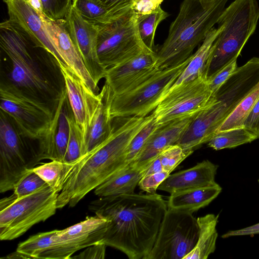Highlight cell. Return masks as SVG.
<instances>
[{
  "mask_svg": "<svg viewBox=\"0 0 259 259\" xmlns=\"http://www.w3.org/2000/svg\"><path fill=\"white\" fill-rule=\"evenodd\" d=\"M259 234V223L239 230L229 231L222 235V238H227L233 236H250Z\"/></svg>",
  "mask_w": 259,
  "mask_h": 259,
  "instance_id": "cell-44",
  "label": "cell"
},
{
  "mask_svg": "<svg viewBox=\"0 0 259 259\" xmlns=\"http://www.w3.org/2000/svg\"><path fill=\"white\" fill-rule=\"evenodd\" d=\"M197 113L159 124L130 165L137 168H147L164 149L177 143Z\"/></svg>",
  "mask_w": 259,
  "mask_h": 259,
  "instance_id": "cell-18",
  "label": "cell"
},
{
  "mask_svg": "<svg viewBox=\"0 0 259 259\" xmlns=\"http://www.w3.org/2000/svg\"><path fill=\"white\" fill-rule=\"evenodd\" d=\"M256 139L254 134L242 127L217 132L207 142V145L215 150H220L235 148Z\"/></svg>",
  "mask_w": 259,
  "mask_h": 259,
  "instance_id": "cell-28",
  "label": "cell"
},
{
  "mask_svg": "<svg viewBox=\"0 0 259 259\" xmlns=\"http://www.w3.org/2000/svg\"><path fill=\"white\" fill-rule=\"evenodd\" d=\"M9 21L25 34L36 46L51 53L57 60V53L51 44L37 12L26 0H4Z\"/></svg>",
  "mask_w": 259,
  "mask_h": 259,
  "instance_id": "cell-20",
  "label": "cell"
},
{
  "mask_svg": "<svg viewBox=\"0 0 259 259\" xmlns=\"http://www.w3.org/2000/svg\"><path fill=\"white\" fill-rule=\"evenodd\" d=\"M243 127L259 139V99L246 118Z\"/></svg>",
  "mask_w": 259,
  "mask_h": 259,
  "instance_id": "cell-41",
  "label": "cell"
},
{
  "mask_svg": "<svg viewBox=\"0 0 259 259\" xmlns=\"http://www.w3.org/2000/svg\"><path fill=\"white\" fill-rule=\"evenodd\" d=\"M167 208L156 193L99 197L89 205L91 211L108 221L101 243L130 259H144L150 252Z\"/></svg>",
  "mask_w": 259,
  "mask_h": 259,
  "instance_id": "cell-2",
  "label": "cell"
},
{
  "mask_svg": "<svg viewBox=\"0 0 259 259\" xmlns=\"http://www.w3.org/2000/svg\"><path fill=\"white\" fill-rule=\"evenodd\" d=\"M136 16L139 36L144 45L149 50L153 51L156 28L159 24L168 17V14L159 6L149 13Z\"/></svg>",
  "mask_w": 259,
  "mask_h": 259,
  "instance_id": "cell-29",
  "label": "cell"
},
{
  "mask_svg": "<svg viewBox=\"0 0 259 259\" xmlns=\"http://www.w3.org/2000/svg\"><path fill=\"white\" fill-rule=\"evenodd\" d=\"M218 168L211 161L203 160L192 167L169 175L158 189L171 194L214 184Z\"/></svg>",
  "mask_w": 259,
  "mask_h": 259,
  "instance_id": "cell-22",
  "label": "cell"
},
{
  "mask_svg": "<svg viewBox=\"0 0 259 259\" xmlns=\"http://www.w3.org/2000/svg\"><path fill=\"white\" fill-rule=\"evenodd\" d=\"M193 151L185 150L178 144L171 145L164 149L158 156L163 170L170 173Z\"/></svg>",
  "mask_w": 259,
  "mask_h": 259,
  "instance_id": "cell-35",
  "label": "cell"
},
{
  "mask_svg": "<svg viewBox=\"0 0 259 259\" xmlns=\"http://www.w3.org/2000/svg\"><path fill=\"white\" fill-rule=\"evenodd\" d=\"M217 183L197 188L186 189L170 194L167 201L168 208L193 213L208 205L222 192Z\"/></svg>",
  "mask_w": 259,
  "mask_h": 259,
  "instance_id": "cell-23",
  "label": "cell"
},
{
  "mask_svg": "<svg viewBox=\"0 0 259 259\" xmlns=\"http://www.w3.org/2000/svg\"><path fill=\"white\" fill-rule=\"evenodd\" d=\"M258 183H259V180H258Z\"/></svg>",
  "mask_w": 259,
  "mask_h": 259,
  "instance_id": "cell-48",
  "label": "cell"
},
{
  "mask_svg": "<svg viewBox=\"0 0 259 259\" xmlns=\"http://www.w3.org/2000/svg\"><path fill=\"white\" fill-rule=\"evenodd\" d=\"M39 15L47 35L57 53L58 63L70 69L91 90L97 93L99 90L98 85L87 70L66 27L64 19H52L44 13Z\"/></svg>",
  "mask_w": 259,
  "mask_h": 259,
  "instance_id": "cell-14",
  "label": "cell"
},
{
  "mask_svg": "<svg viewBox=\"0 0 259 259\" xmlns=\"http://www.w3.org/2000/svg\"><path fill=\"white\" fill-rule=\"evenodd\" d=\"M38 15L44 13L41 0H26Z\"/></svg>",
  "mask_w": 259,
  "mask_h": 259,
  "instance_id": "cell-46",
  "label": "cell"
},
{
  "mask_svg": "<svg viewBox=\"0 0 259 259\" xmlns=\"http://www.w3.org/2000/svg\"><path fill=\"white\" fill-rule=\"evenodd\" d=\"M136 17L131 8L113 21L97 26V55L100 64L105 69L144 51H151L139 36Z\"/></svg>",
  "mask_w": 259,
  "mask_h": 259,
  "instance_id": "cell-8",
  "label": "cell"
},
{
  "mask_svg": "<svg viewBox=\"0 0 259 259\" xmlns=\"http://www.w3.org/2000/svg\"><path fill=\"white\" fill-rule=\"evenodd\" d=\"M170 174L168 171L162 170L144 176L140 181L138 186L142 191L147 193H156L160 185Z\"/></svg>",
  "mask_w": 259,
  "mask_h": 259,
  "instance_id": "cell-38",
  "label": "cell"
},
{
  "mask_svg": "<svg viewBox=\"0 0 259 259\" xmlns=\"http://www.w3.org/2000/svg\"><path fill=\"white\" fill-rule=\"evenodd\" d=\"M61 14L64 18L67 12L72 5V0H56Z\"/></svg>",
  "mask_w": 259,
  "mask_h": 259,
  "instance_id": "cell-45",
  "label": "cell"
},
{
  "mask_svg": "<svg viewBox=\"0 0 259 259\" xmlns=\"http://www.w3.org/2000/svg\"><path fill=\"white\" fill-rule=\"evenodd\" d=\"M212 96L206 78L200 76L170 92L152 114L157 124H163L199 112L208 104Z\"/></svg>",
  "mask_w": 259,
  "mask_h": 259,
  "instance_id": "cell-12",
  "label": "cell"
},
{
  "mask_svg": "<svg viewBox=\"0 0 259 259\" xmlns=\"http://www.w3.org/2000/svg\"><path fill=\"white\" fill-rule=\"evenodd\" d=\"M59 64L64 79L65 90L74 120L81 132L83 156L92 115L98 99V94L91 90L70 69L62 64Z\"/></svg>",
  "mask_w": 259,
  "mask_h": 259,
  "instance_id": "cell-17",
  "label": "cell"
},
{
  "mask_svg": "<svg viewBox=\"0 0 259 259\" xmlns=\"http://www.w3.org/2000/svg\"><path fill=\"white\" fill-rule=\"evenodd\" d=\"M32 169L22 178L13 189L14 194L17 197L30 194L47 185Z\"/></svg>",
  "mask_w": 259,
  "mask_h": 259,
  "instance_id": "cell-36",
  "label": "cell"
},
{
  "mask_svg": "<svg viewBox=\"0 0 259 259\" xmlns=\"http://www.w3.org/2000/svg\"><path fill=\"white\" fill-rule=\"evenodd\" d=\"M78 161L69 163L54 160L34 167L32 170L50 187L59 193Z\"/></svg>",
  "mask_w": 259,
  "mask_h": 259,
  "instance_id": "cell-27",
  "label": "cell"
},
{
  "mask_svg": "<svg viewBox=\"0 0 259 259\" xmlns=\"http://www.w3.org/2000/svg\"><path fill=\"white\" fill-rule=\"evenodd\" d=\"M59 193L48 184L26 196L14 193L0 201V239L12 240L34 225L53 216L58 209Z\"/></svg>",
  "mask_w": 259,
  "mask_h": 259,
  "instance_id": "cell-6",
  "label": "cell"
},
{
  "mask_svg": "<svg viewBox=\"0 0 259 259\" xmlns=\"http://www.w3.org/2000/svg\"><path fill=\"white\" fill-rule=\"evenodd\" d=\"M154 51H144L139 55L106 69L105 83L114 95L127 92L137 87L159 69Z\"/></svg>",
  "mask_w": 259,
  "mask_h": 259,
  "instance_id": "cell-16",
  "label": "cell"
},
{
  "mask_svg": "<svg viewBox=\"0 0 259 259\" xmlns=\"http://www.w3.org/2000/svg\"><path fill=\"white\" fill-rule=\"evenodd\" d=\"M69 137L64 162H72L82 156L83 143L80 131L76 124L72 111L68 116Z\"/></svg>",
  "mask_w": 259,
  "mask_h": 259,
  "instance_id": "cell-33",
  "label": "cell"
},
{
  "mask_svg": "<svg viewBox=\"0 0 259 259\" xmlns=\"http://www.w3.org/2000/svg\"><path fill=\"white\" fill-rule=\"evenodd\" d=\"M153 116L123 117L122 123L113 124L109 136L78 159L59 194L58 209L67 205L74 207L88 193L123 169L128 145Z\"/></svg>",
  "mask_w": 259,
  "mask_h": 259,
  "instance_id": "cell-3",
  "label": "cell"
},
{
  "mask_svg": "<svg viewBox=\"0 0 259 259\" xmlns=\"http://www.w3.org/2000/svg\"><path fill=\"white\" fill-rule=\"evenodd\" d=\"M198 1L201 3V4L203 6L206 7V6L210 5L212 3L214 2L217 0H198Z\"/></svg>",
  "mask_w": 259,
  "mask_h": 259,
  "instance_id": "cell-47",
  "label": "cell"
},
{
  "mask_svg": "<svg viewBox=\"0 0 259 259\" xmlns=\"http://www.w3.org/2000/svg\"><path fill=\"white\" fill-rule=\"evenodd\" d=\"M113 96L111 88L105 83L93 111L83 155L103 142L112 132L113 119L110 109Z\"/></svg>",
  "mask_w": 259,
  "mask_h": 259,
  "instance_id": "cell-21",
  "label": "cell"
},
{
  "mask_svg": "<svg viewBox=\"0 0 259 259\" xmlns=\"http://www.w3.org/2000/svg\"><path fill=\"white\" fill-rule=\"evenodd\" d=\"M219 214H206L197 219L198 237L194 248L183 259H206L213 253L218 236L217 225Z\"/></svg>",
  "mask_w": 259,
  "mask_h": 259,
  "instance_id": "cell-26",
  "label": "cell"
},
{
  "mask_svg": "<svg viewBox=\"0 0 259 259\" xmlns=\"http://www.w3.org/2000/svg\"><path fill=\"white\" fill-rule=\"evenodd\" d=\"M108 221L97 215L63 230H57L52 247L39 258L68 259L77 251L101 243L106 232Z\"/></svg>",
  "mask_w": 259,
  "mask_h": 259,
  "instance_id": "cell-13",
  "label": "cell"
},
{
  "mask_svg": "<svg viewBox=\"0 0 259 259\" xmlns=\"http://www.w3.org/2000/svg\"><path fill=\"white\" fill-rule=\"evenodd\" d=\"M191 56L182 64L157 70L127 92L113 95L110 109L112 118L147 116L179 77Z\"/></svg>",
  "mask_w": 259,
  "mask_h": 259,
  "instance_id": "cell-7",
  "label": "cell"
},
{
  "mask_svg": "<svg viewBox=\"0 0 259 259\" xmlns=\"http://www.w3.org/2000/svg\"><path fill=\"white\" fill-rule=\"evenodd\" d=\"M1 82L17 90L54 113L65 90L55 57L35 45L8 20L0 25Z\"/></svg>",
  "mask_w": 259,
  "mask_h": 259,
  "instance_id": "cell-1",
  "label": "cell"
},
{
  "mask_svg": "<svg viewBox=\"0 0 259 259\" xmlns=\"http://www.w3.org/2000/svg\"><path fill=\"white\" fill-rule=\"evenodd\" d=\"M228 1L217 0L204 7L198 0H184L169 27L167 38L156 53L157 68L172 67L188 59L218 23Z\"/></svg>",
  "mask_w": 259,
  "mask_h": 259,
  "instance_id": "cell-4",
  "label": "cell"
},
{
  "mask_svg": "<svg viewBox=\"0 0 259 259\" xmlns=\"http://www.w3.org/2000/svg\"><path fill=\"white\" fill-rule=\"evenodd\" d=\"M72 4L85 20L96 26L118 19L104 6L94 0H73Z\"/></svg>",
  "mask_w": 259,
  "mask_h": 259,
  "instance_id": "cell-30",
  "label": "cell"
},
{
  "mask_svg": "<svg viewBox=\"0 0 259 259\" xmlns=\"http://www.w3.org/2000/svg\"><path fill=\"white\" fill-rule=\"evenodd\" d=\"M107 245L98 243L85 248V250L78 255L71 256L70 258L79 259H103L105 257Z\"/></svg>",
  "mask_w": 259,
  "mask_h": 259,
  "instance_id": "cell-40",
  "label": "cell"
},
{
  "mask_svg": "<svg viewBox=\"0 0 259 259\" xmlns=\"http://www.w3.org/2000/svg\"><path fill=\"white\" fill-rule=\"evenodd\" d=\"M10 116L1 110V193L13 190L22 178L40 162L37 152L31 149Z\"/></svg>",
  "mask_w": 259,
  "mask_h": 259,
  "instance_id": "cell-9",
  "label": "cell"
},
{
  "mask_svg": "<svg viewBox=\"0 0 259 259\" xmlns=\"http://www.w3.org/2000/svg\"><path fill=\"white\" fill-rule=\"evenodd\" d=\"M193 213L167 208L155 243L144 259H183L195 247L198 237Z\"/></svg>",
  "mask_w": 259,
  "mask_h": 259,
  "instance_id": "cell-10",
  "label": "cell"
},
{
  "mask_svg": "<svg viewBox=\"0 0 259 259\" xmlns=\"http://www.w3.org/2000/svg\"><path fill=\"white\" fill-rule=\"evenodd\" d=\"M158 125L154 117L134 137L127 149L126 166L131 164L137 157L151 134Z\"/></svg>",
  "mask_w": 259,
  "mask_h": 259,
  "instance_id": "cell-34",
  "label": "cell"
},
{
  "mask_svg": "<svg viewBox=\"0 0 259 259\" xmlns=\"http://www.w3.org/2000/svg\"><path fill=\"white\" fill-rule=\"evenodd\" d=\"M106 7L118 18L130 11L134 0H94Z\"/></svg>",
  "mask_w": 259,
  "mask_h": 259,
  "instance_id": "cell-39",
  "label": "cell"
},
{
  "mask_svg": "<svg viewBox=\"0 0 259 259\" xmlns=\"http://www.w3.org/2000/svg\"><path fill=\"white\" fill-rule=\"evenodd\" d=\"M258 99L259 84L238 104L218 131L242 127L246 118Z\"/></svg>",
  "mask_w": 259,
  "mask_h": 259,
  "instance_id": "cell-32",
  "label": "cell"
},
{
  "mask_svg": "<svg viewBox=\"0 0 259 259\" xmlns=\"http://www.w3.org/2000/svg\"><path fill=\"white\" fill-rule=\"evenodd\" d=\"M237 67V60H235L207 79L208 87L212 95L230 77Z\"/></svg>",
  "mask_w": 259,
  "mask_h": 259,
  "instance_id": "cell-37",
  "label": "cell"
},
{
  "mask_svg": "<svg viewBox=\"0 0 259 259\" xmlns=\"http://www.w3.org/2000/svg\"><path fill=\"white\" fill-rule=\"evenodd\" d=\"M71 111L65 90L54 113L49 133L38 143V156L40 161L48 159L64 161L69 137L68 116Z\"/></svg>",
  "mask_w": 259,
  "mask_h": 259,
  "instance_id": "cell-19",
  "label": "cell"
},
{
  "mask_svg": "<svg viewBox=\"0 0 259 259\" xmlns=\"http://www.w3.org/2000/svg\"><path fill=\"white\" fill-rule=\"evenodd\" d=\"M146 169L128 165L95 189L94 193L98 197L135 193L134 190Z\"/></svg>",
  "mask_w": 259,
  "mask_h": 259,
  "instance_id": "cell-25",
  "label": "cell"
},
{
  "mask_svg": "<svg viewBox=\"0 0 259 259\" xmlns=\"http://www.w3.org/2000/svg\"><path fill=\"white\" fill-rule=\"evenodd\" d=\"M218 24V28L213 27L209 30L203 40L202 45L196 52L191 55L188 65L174 83L163 95L158 104L166 95L177 88L198 77L204 76L211 46L223 29V25L221 24Z\"/></svg>",
  "mask_w": 259,
  "mask_h": 259,
  "instance_id": "cell-24",
  "label": "cell"
},
{
  "mask_svg": "<svg viewBox=\"0 0 259 259\" xmlns=\"http://www.w3.org/2000/svg\"><path fill=\"white\" fill-rule=\"evenodd\" d=\"M0 108L13 121L22 135L41 141L49 133L54 113L15 88L0 82Z\"/></svg>",
  "mask_w": 259,
  "mask_h": 259,
  "instance_id": "cell-11",
  "label": "cell"
},
{
  "mask_svg": "<svg viewBox=\"0 0 259 259\" xmlns=\"http://www.w3.org/2000/svg\"><path fill=\"white\" fill-rule=\"evenodd\" d=\"M57 230L39 233L20 242L17 251L24 258H39L40 255L53 245V238Z\"/></svg>",
  "mask_w": 259,
  "mask_h": 259,
  "instance_id": "cell-31",
  "label": "cell"
},
{
  "mask_svg": "<svg viewBox=\"0 0 259 259\" xmlns=\"http://www.w3.org/2000/svg\"><path fill=\"white\" fill-rule=\"evenodd\" d=\"M44 14L52 19H64L56 0H41Z\"/></svg>",
  "mask_w": 259,
  "mask_h": 259,
  "instance_id": "cell-43",
  "label": "cell"
},
{
  "mask_svg": "<svg viewBox=\"0 0 259 259\" xmlns=\"http://www.w3.org/2000/svg\"><path fill=\"white\" fill-rule=\"evenodd\" d=\"M163 0H134L132 9L137 15L149 13L160 6Z\"/></svg>",
  "mask_w": 259,
  "mask_h": 259,
  "instance_id": "cell-42",
  "label": "cell"
},
{
  "mask_svg": "<svg viewBox=\"0 0 259 259\" xmlns=\"http://www.w3.org/2000/svg\"><path fill=\"white\" fill-rule=\"evenodd\" d=\"M259 19L256 0H235L222 13L223 29L213 43L204 76L208 79L239 56Z\"/></svg>",
  "mask_w": 259,
  "mask_h": 259,
  "instance_id": "cell-5",
  "label": "cell"
},
{
  "mask_svg": "<svg viewBox=\"0 0 259 259\" xmlns=\"http://www.w3.org/2000/svg\"><path fill=\"white\" fill-rule=\"evenodd\" d=\"M66 27L96 84L105 78L106 69L97 52L98 27L85 20L72 4L64 18Z\"/></svg>",
  "mask_w": 259,
  "mask_h": 259,
  "instance_id": "cell-15",
  "label": "cell"
}]
</instances>
